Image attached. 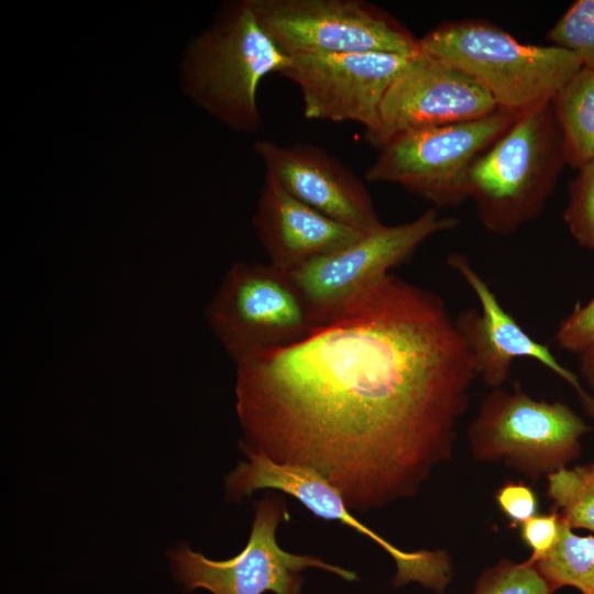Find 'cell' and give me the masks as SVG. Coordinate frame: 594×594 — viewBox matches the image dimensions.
<instances>
[{
  "mask_svg": "<svg viewBox=\"0 0 594 594\" xmlns=\"http://www.w3.org/2000/svg\"><path fill=\"white\" fill-rule=\"evenodd\" d=\"M546 495L571 529L594 531V462L549 474Z\"/></svg>",
  "mask_w": 594,
  "mask_h": 594,
  "instance_id": "d6986e66",
  "label": "cell"
},
{
  "mask_svg": "<svg viewBox=\"0 0 594 594\" xmlns=\"http://www.w3.org/2000/svg\"><path fill=\"white\" fill-rule=\"evenodd\" d=\"M253 224L270 264L292 273L362 235L301 202L268 173Z\"/></svg>",
  "mask_w": 594,
  "mask_h": 594,
  "instance_id": "2e32d148",
  "label": "cell"
},
{
  "mask_svg": "<svg viewBox=\"0 0 594 594\" xmlns=\"http://www.w3.org/2000/svg\"><path fill=\"white\" fill-rule=\"evenodd\" d=\"M580 370L582 377L594 391V346L581 354Z\"/></svg>",
  "mask_w": 594,
  "mask_h": 594,
  "instance_id": "484cf974",
  "label": "cell"
},
{
  "mask_svg": "<svg viewBox=\"0 0 594 594\" xmlns=\"http://www.w3.org/2000/svg\"><path fill=\"white\" fill-rule=\"evenodd\" d=\"M457 226V219L428 209L413 221L363 233L290 274L320 326L407 261L428 238Z\"/></svg>",
  "mask_w": 594,
  "mask_h": 594,
  "instance_id": "30bf717a",
  "label": "cell"
},
{
  "mask_svg": "<svg viewBox=\"0 0 594 594\" xmlns=\"http://www.w3.org/2000/svg\"><path fill=\"white\" fill-rule=\"evenodd\" d=\"M560 514L552 509L536 515L519 526L522 542L531 550L529 562L535 563L546 557L558 543L562 529Z\"/></svg>",
  "mask_w": 594,
  "mask_h": 594,
  "instance_id": "603a6c76",
  "label": "cell"
},
{
  "mask_svg": "<svg viewBox=\"0 0 594 594\" xmlns=\"http://www.w3.org/2000/svg\"><path fill=\"white\" fill-rule=\"evenodd\" d=\"M559 346L583 354L594 346V297L585 306L576 305L556 334Z\"/></svg>",
  "mask_w": 594,
  "mask_h": 594,
  "instance_id": "d4e9b609",
  "label": "cell"
},
{
  "mask_svg": "<svg viewBox=\"0 0 594 594\" xmlns=\"http://www.w3.org/2000/svg\"><path fill=\"white\" fill-rule=\"evenodd\" d=\"M447 263L470 286L481 305V311L462 310L454 323L484 384L492 389L502 387L514 360L532 359L564 380L575 391L585 413L594 418V396L583 387L579 376L564 367L546 344L531 338L503 308L468 257L453 252L448 255Z\"/></svg>",
  "mask_w": 594,
  "mask_h": 594,
  "instance_id": "5bb4252c",
  "label": "cell"
},
{
  "mask_svg": "<svg viewBox=\"0 0 594 594\" xmlns=\"http://www.w3.org/2000/svg\"><path fill=\"white\" fill-rule=\"evenodd\" d=\"M419 47L469 74L499 109L515 114L550 102L582 68L565 48L524 44L484 20L443 22L419 38Z\"/></svg>",
  "mask_w": 594,
  "mask_h": 594,
  "instance_id": "277c9868",
  "label": "cell"
},
{
  "mask_svg": "<svg viewBox=\"0 0 594 594\" xmlns=\"http://www.w3.org/2000/svg\"><path fill=\"white\" fill-rule=\"evenodd\" d=\"M568 165L551 101L517 114L473 164L469 198L490 232L507 235L536 219Z\"/></svg>",
  "mask_w": 594,
  "mask_h": 594,
  "instance_id": "3957f363",
  "label": "cell"
},
{
  "mask_svg": "<svg viewBox=\"0 0 594 594\" xmlns=\"http://www.w3.org/2000/svg\"><path fill=\"white\" fill-rule=\"evenodd\" d=\"M254 151L265 173L320 213L362 233L383 226L364 183L323 148L261 140L254 143Z\"/></svg>",
  "mask_w": 594,
  "mask_h": 594,
  "instance_id": "9a60e30c",
  "label": "cell"
},
{
  "mask_svg": "<svg viewBox=\"0 0 594 594\" xmlns=\"http://www.w3.org/2000/svg\"><path fill=\"white\" fill-rule=\"evenodd\" d=\"M588 431L566 404L534 399L515 383L512 392L499 387L485 396L469 427V441L475 460L503 461L537 481L576 460Z\"/></svg>",
  "mask_w": 594,
  "mask_h": 594,
  "instance_id": "8992f818",
  "label": "cell"
},
{
  "mask_svg": "<svg viewBox=\"0 0 594 594\" xmlns=\"http://www.w3.org/2000/svg\"><path fill=\"white\" fill-rule=\"evenodd\" d=\"M578 170L569 183L563 219L578 243L594 250V157Z\"/></svg>",
  "mask_w": 594,
  "mask_h": 594,
  "instance_id": "7402d4cb",
  "label": "cell"
},
{
  "mask_svg": "<svg viewBox=\"0 0 594 594\" xmlns=\"http://www.w3.org/2000/svg\"><path fill=\"white\" fill-rule=\"evenodd\" d=\"M235 365L242 451L316 470L359 512L414 496L451 459L477 377L440 296L391 273Z\"/></svg>",
  "mask_w": 594,
  "mask_h": 594,
  "instance_id": "6da1fadb",
  "label": "cell"
},
{
  "mask_svg": "<svg viewBox=\"0 0 594 594\" xmlns=\"http://www.w3.org/2000/svg\"><path fill=\"white\" fill-rule=\"evenodd\" d=\"M288 512L283 498L266 495L255 506L251 534L244 549L228 560H212L182 543L167 552L174 579L183 590L212 594H299L306 568L331 572L345 581L353 571L308 554H293L276 541V529Z\"/></svg>",
  "mask_w": 594,
  "mask_h": 594,
  "instance_id": "9c48e42d",
  "label": "cell"
},
{
  "mask_svg": "<svg viewBox=\"0 0 594 594\" xmlns=\"http://www.w3.org/2000/svg\"><path fill=\"white\" fill-rule=\"evenodd\" d=\"M546 37L552 45L572 52L582 68L594 69V0L573 2Z\"/></svg>",
  "mask_w": 594,
  "mask_h": 594,
  "instance_id": "ffe728a7",
  "label": "cell"
},
{
  "mask_svg": "<svg viewBox=\"0 0 594 594\" xmlns=\"http://www.w3.org/2000/svg\"><path fill=\"white\" fill-rule=\"evenodd\" d=\"M562 131L568 165L594 157V69L581 68L551 100Z\"/></svg>",
  "mask_w": 594,
  "mask_h": 594,
  "instance_id": "e0dca14e",
  "label": "cell"
},
{
  "mask_svg": "<svg viewBox=\"0 0 594 594\" xmlns=\"http://www.w3.org/2000/svg\"><path fill=\"white\" fill-rule=\"evenodd\" d=\"M289 62L261 25L251 0L230 1L189 42L180 63L183 88L227 128L254 132L262 123L258 87Z\"/></svg>",
  "mask_w": 594,
  "mask_h": 594,
  "instance_id": "7a4b0ae2",
  "label": "cell"
},
{
  "mask_svg": "<svg viewBox=\"0 0 594 594\" xmlns=\"http://www.w3.org/2000/svg\"><path fill=\"white\" fill-rule=\"evenodd\" d=\"M554 588L529 561L503 559L477 579L473 594H552Z\"/></svg>",
  "mask_w": 594,
  "mask_h": 594,
  "instance_id": "44dd1931",
  "label": "cell"
},
{
  "mask_svg": "<svg viewBox=\"0 0 594 594\" xmlns=\"http://www.w3.org/2000/svg\"><path fill=\"white\" fill-rule=\"evenodd\" d=\"M562 522L556 547L534 564L554 591L572 586L580 594H594V537L578 535Z\"/></svg>",
  "mask_w": 594,
  "mask_h": 594,
  "instance_id": "ac0fdd59",
  "label": "cell"
},
{
  "mask_svg": "<svg viewBox=\"0 0 594 594\" xmlns=\"http://www.w3.org/2000/svg\"><path fill=\"white\" fill-rule=\"evenodd\" d=\"M205 316L235 363L295 344L319 326L292 274L270 263H233Z\"/></svg>",
  "mask_w": 594,
  "mask_h": 594,
  "instance_id": "5b68a950",
  "label": "cell"
},
{
  "mask_svg": "<svg viewBox=\"0 0 594 594\" xmlns=\"http://www.w3.org/2000/svg\"><path fill=\"white\" fill-rule=\"evenodd\" d=\"M244 453L248 460L226 477L228 498L239 501L257 490H278L298 499L315 516L341 521L377 543L396 563V585L418 582L441 592L449 583L452 566L447 552L402 550L354 517L341 493L316 470L277 463L261 453Z\"/></svg>",
  "mask_w": 594,
  "mask_h": 594,
  "instance_id": "7c38bea8",
  "label": "cell"
},
{
  "mask_svg": "<svg viewBox=\"0 0 594 594\" xmlns=\"http://www.w3.org/2000/svg\"><path fill=\"white\" fill-rule=\"evenodd\" d=\"M517 114L498 109L484 118L402 132L378 148L365 172L367 182L394 183L436 207L469 199V173Z\"/></svg>",
  "mask_w": 594,
  "mask_h": 594,
  "instance_id": "52a82bcc",
  "label": "cell"
},
{
  "mask_svg": "<svg viewBox=\"0 0 594 594\" xmlns=\"http://www.w3.org/2000/svg\"><path fill=\"white\" fill-rule=\"evenodd\" d=\"M417 55V54H416ZM413 56L393 53H301L280 74L301 94L310 120L356 122L365 139L380 127L382 100Z\"/></svg>",
  "mask_w": 594,
  "mask_h": 594,
  "instance_id": "8fae6325",
  "label": "cell"
},
{
  "mask_svg": "<svg viewBox=\"0 0 594 594\" xmlns=\"http://www.w3.org/2000/svg\"><path fill=\"white\" fill-rule=\"evenodd\" d=\"M495 502L509 520V527H519L538 515L539 501L535 490L522 481H506L495 493Z\"/></svg>",
  "mask_w": 594,
  "mask_h": 594,
  "instance_id": "cb8c5ba5",
  "label": "cell"
},
{
  "mask_svg": "<svg viewBox=\"0 0 594 594\" xmlns=\"http://www.w3.org/2000/svg\"><path fill=\"white\" fill-rule=\"evenodd\" d=\"M498 109L469 74L420 51L385 94L380 127L366 141L378 150L402 132L473 121Z\"/></svg>",
  "mask_w": 594,
  "mask_h": 594,
  "instance_id": "4fadbf2b",
  "label": "cell"
},
{
  "mask_svg": "<svg viewBox=\"0 0 594 594\" xmlns=\"http://www.w3.org/2000/svg\"><path fill=\"white\" fill-rule=\"evenodd\" d=\"M268 36L288 56L301 53H393L413 56L419 38L363 0H251Z\"/></svg>",
  "mask_w": 594,
  "mask_h": 594,
  "instance_id": "ba28073f",
  "label": "cell"
}]
</instances>
